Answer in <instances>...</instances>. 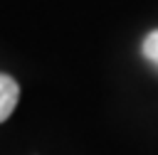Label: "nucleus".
Here are the masks:
<instances>
[{"label":"nucleus","instance_id":"f257e3e1","mask_svg":"<svg viewBox=\"0 0 158 155\" xmlns=\"http://www.w3.org/2000/svg\"><path fill=\"white\" fill-rule=\"evenodd\" d=\"M20 101V86L12 76L7 74H0V123L10 118V113L15 111Z\"/></svg>","mask_w":158,"mask_h":155},{"label":"nucleus","instance_id":"f03ea898","mask_svg":"<svg viewBox=\"0 0 158 155\" xmlns=\"http://www.w3.org/2000/svg\"><path fill=\"white\" fill-rule=\"evenodd\" d=\"M141 52H143V57H146L153 66H158V30H153V32L146 34V39H143V44H141Z\"/></svg>","mask_w":158,"mask_h":155}]
</instances>
